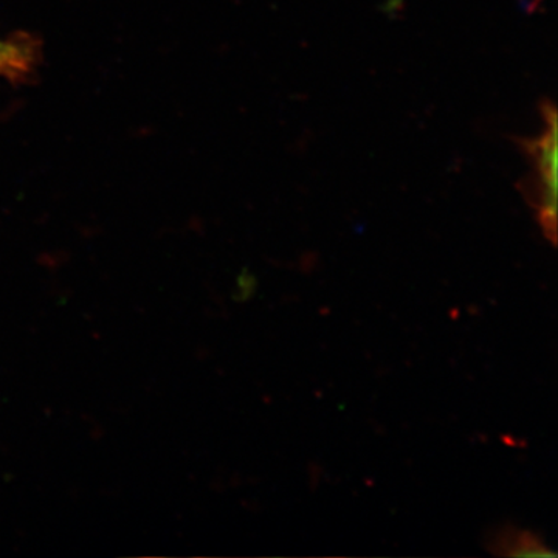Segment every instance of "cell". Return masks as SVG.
I'll return each mask as SVG.
<instances>
[{
  "label": "cell",
  "mask_w": 558,
  "mask_h": 558,
  "mask_svg": "<svg viewBox=\"0 0 558 558\" xmlns=\"http://www.w3.org/2000/svg\"><path fill=\"white\" fill-rule=\"evenodd\" d=\"M543 130L534 138H515L526 154L531 171L521 182L524 199L535 211L539 229L557 244V109L549 100L539 102Z\"/></svg>",
  "instance_id": "cell-1"
},
{
  "label": "cell",
  "mask_w": 558,
  "mask_h": 558,
  "mask_svg": "<svg viewBox=\"0 0 558 558\" xmlns=\"http://www.w3.org/2000/svg\"><path fill=\"white\" fill-rule=\"evenodd\" d=\"M487 548L501 557H557L543 538L529 531L506 526L488 539Z\"/></svg>",
  "instance_id": "cell-2"
},
{
  "label": "cell",
  "mask_w": 558,
  "mask_h": 558,
  "mask_svg": "<svg viewBox=\"0 0 558 558\" xmlns=\"http://www.w3.org/2000/svg\"><path fill=\"white\" fill-rule=\"evenodd\" d=\"M22 50L24 49L21 47L0 40V75H11V73H22L27 70L31 62Z\"/></svg>",
  "instance_id": "cell-3"
}]
</instances>
